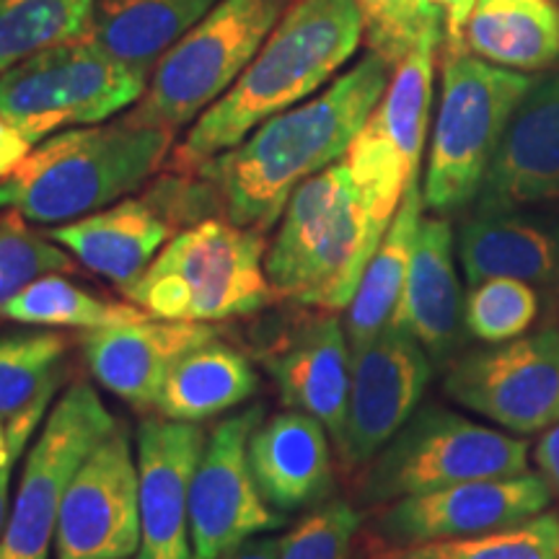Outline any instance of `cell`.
<instances>
[{"mask_svg": "<svg viewBox=\"0 0 559 559\" xmlns=\"http://www.w3.org/2000/svg\"><path fill=\"white\" fill-rule=\"evenodd\" d=\"M293 0H218L153 68L143 99L122 117L177 132L213 107L262 50Z\"/></svg>", "mask_w": 559, "mask_h": 559, "instance_id": "cell-7", "label": "cell"}, {"mask_svg": "<svg viewBox=\"0 0 559 559\" xmlns=\"http://www.w3.org/2000/svg\"><path fill=\"white\" fill-rule=\"evenodd\" d=\"M257 389L260 376L247 355L213 337L174 362L156 412L166 419L198 425L239 407Z\"/></svg>", "mask_w": 559, "mask_h": 559, "instance_id": "cell-27", "label": "cell"}, {"mask_svg": "<svg viewBox=\"0 0 559 559\" xmlns=\"http://www.w3.org/2000/svg\"><path fill=\"white\" fill-rule=\"evenodd\" d=\"M423 187L419 177L407 185V192L400 202L394 221L383 239L370 257L366 275H362L355 298L347 306L345 332L349 340V349H358L386 330L394 319L396 304H400L404 283L415 251L419 221H423Z\"/></svg>", "mask_w": 559, "mask_h": 559, "instance_id": "cell-28", "label": "cell"}, {"mask_svg": "<svg viewBox=\"0 0 559 559\" xmlns=\"http://www.w3.org/2000/svg\"><path fill=\"white\" fill-rule=\"evenodd\" d=\"M34 151V143L21 132L16 124L0 115V185L9 181L26 156Z\"/></svg>", "mask_w": 559, "mask_h": 559, "instance_id": "cell-37", "label": "cell"}, {"mask_svg": "<svg viewBox=\"0 0 559 559\" xmlns=\"http://www.w3.org/2000/svg\"><path fill=\"white\" fill-rule=\"evenodd\" d=\"M456 254L466 285L515 277L559 285V218L526 210H474L461 223Z\"/></svg>", "mask_w": 559, "mask_h": 559, "instance_id": "cell-23", "label": "cell"}, {"mask_svg": "<svg viewBox=\"0 0 559 559\" xmlns=\"http://www.w3.org/2000/svg\"><path fill=\"white\" fill-rule=\"evenodd\" d=\"M70 340L52 330L0 337V419L11 423L37 404H50Z\"/></svg>", "mask_w": 559, "mask_h": 559, "instance_id": "cell-31", "label": "cell"}, {"mask_svg": "<svg viewBox=\"0 0 559 559\" xmlns=\"http://www.w3.org/2000/svg\"><path fill=\"white\" fill-rule=\"evenodd\" d=\"M559 202V70L534 79L489 164L474 210Z\"/></svg>", "mask_w": 559, "mask_h": 559, "instance_id": "cell-18", "label": "cell"}, {"mask_svg": "<svg viewBox=\"0 0 559 559\" xmlns=\"http://www.w3.org/2000/svg\"><path fill=\"white\" fill-rule=\"evenodd\" d=\"M389 226L345 160L306 179L290 194L264 254L272 290L306 309L345 311Z\"/></svg>", "mask_w": 559, "mask_h": 559, "instance_id": "cell-3", "label": "cell"}, {"mask_svg": "<svg viewBox=\"0 0 559 559\" xmlns=\"http://www.w3.org/2000/svg\"><path fill=\"white\" fill-rule=\"evenodd\" d=\"M213 337L218 332L198 321L143 319L86 332L81 349L91 376L109 394L120 396L132 409L148 412L158 407L174 362Z\"/></svg>", "mask_w": 559, "mask_h": 559, "instance_id": "cell-19", "label": "cell"}, {"mask_svg": "<svg viewBox=\"0 0 559 559\" xmlns=\"http://www.w3.org/2000/svg\"><path fill=\"white\" fill-rule=\"evenodd\" d=\"M466 50L498 68L542 73L559 68V0H477Z\"/></svg>", "mask_w": 559, "mask_h": 559, "instance_id": "cell-25", "label": "cell"}, {"mask_svg": "<svg viewBox=\"0 0 559 559\" xmlns=\"http://www.w3.org/2000/svg\"><path fill=\"white\" fill-rule=\"evenodd\" d=\"M370 52L396 68L423 39L436 37L445 52H466L464 32L477 0H355Z\"/></svg>", "mask_w": 559, "mask_h": 559, "instance_id": "cell-29", "label": "cell"}, {"mask_svg": "<svg viewBox=\"0 0 559 559\" xmlns=\"http://www.w3.org/2000/svg\"><path fill=\"white\" fill-rule=\"evenodd\" d=\"M534 79L469 52H445L423 202L436 215L472 205L502 132Z\"/></svg>", "mask_w": 559, "mask_h": 559, "instance_id": "cell-6", "label": "cell"}, {"mask_svg": "<svg viewBox=\"0 0 559 559\" xmlns=\"http://www.w3.org/2000/svg\"><path fill=\"white\" fill-rule=\"evenodd\" d=\"M262 362L285 407L317 417L340 443L353 362L345 324L334 313L321 311L270 347Z\"/></svg>", "mask_w": 559, "mask_h": 559, "instance_id": "cell-20", "label": "cell"}, {"mask_svg": "<svg viewBox=\"0 0 559 559\" xmlns=\"http://www.w3.org/2000/svg\"><path fill=\"white\" fill-rule=\"evenodd\" d=\"M280 557V539L275 536H254L243 542L239 549L230 551L226 559H277Z\"/></svg>", "mask_w": 559, "mask_h": 559, "instance_id": "cell-39", "label": "cell"}, {"mask_svg": "<svg viewBox=\"0 0 559 559\" xmlns=\"http://www.w3.org/2000/svg\"><path fill=\"white\" fill-rule=\"evenodd\" d=\"M264 234L228 218H205L164 243L122 296L169 321H223L267 309L275 298L264 272Z\"/></svg>", "mask_w": 559, "mask_h": 559, "instance_id": "cell-5", "label": "cell"}, {"mask_svg": "<svg viewBox=\"0 0 559 559\" xmlns=\"http://www.w3.org/2000/svg\"><path fill=\"white\" fill-rule=\"evenodd\" d=\"M389 559H559V513L547 508L513 526L404 547Z\"/></svg>", "mask_w": 559, "mask_h": 559, "instance_id": "cell-33", "label": "cell"}, {"mask_svg": "<svg viewBox=\"0 0 559 559\" xmlns=\"http://www.w3.org/2000/svg\"><path fill=\"white\" fill-rule=\"evenodd\" d=\"M362 34L355 0H293L239 81L174 145V171L194 174L264 120L311 99L353 60Z\"/></svg>", "mask_w": 559, "mask_h": 559, "instance_id": "cell-2", "label": "cell"}, {"mask_svg": "<svg viewBox=\"0 0 559 559\" xmlns=\"http://www.w3.org/2000/svg\"><path fill=\"white\" fill-rule=\"evenodd\" d=\"M117 428L120 423L91 383H73L60 396L26 456L0 534V559H50L68 481L83 459Z\"/></svg>", "mask_w": 559, "mask_h": 559, "instance_id": "cell-10", "label": "cell"}, {"mask_svg": "<svg viewBox=\"0 0 559 559\" xmlns=\"http://www.w3.org/2000/svg\"><path fill=\"white\" fill-rule=\"evenodd\" d=\"M140 549V479L128 432L117 428L83 459L62 495L58 559H132Z\"/></svg>", "mask_w": 559, "mask_h": 559, "instance_id": "cell-15", "label": "cell"}, {"mask_svg": "<svg viewBox=\"0 0 559 559\" xmlns=\"http://www.w3.org/2000/svg\"><path fill=\"white\" fill-rule=\"evenodd\" d=\"M391 70L381 55L368 52L321 94L264 120L194 174L215 192L230 223L267 234L306 179L345 158L381 102Z\"/></svg>", "mask_w": 559, "mask_h": 559, "instance_id": "cell-1", "label": "cell"}, {"mask_svg": "<svg viewBox=\"0 0 559 559\" xmlns=\"http://www.w3.org/2000/svg\"><path fill=\"white\" fill-rule=\"evenodd\" d=\"M218 0H96L88 41L151 75L158 60Z\"/></svg>", "mask_w": 559, "mask_h": 559, "instance_id": "cell-26", "label": "cell"}, {"mask_svg": "<svg viewBox=\"0 0 559 559\" xmlns=\"http://www.w3.org/2000/svg\"><path fill=\"white\" fill-rule=\"evenodd\" d=\"M528 472V443L459 412L425 404L368 464L362 502L383 506L477 479Z\"/></svg>", "mask_w": 559, "mask_h": 559, "instance_id": "cell-9", "label": "cell"}, {"mask_svg": "<svg viewBox=\"0 0 559 559\" xmlns=\"http://www.w3.org/2000/svg\"><path fill=\"white\" fill-rule=\"evenodd\" d=\"M440 45L436 37L423 39L394 68L381 102L342 158L370 207L386 221H394L407 185L419 177Z\"/></svg>", "mask_w": 559, "mask_h": 559, "instance_id": "cell-11", "label": "cell"}, {"mask_svg": "<svg viewBox=\"0 0 559 559\" xmlns=\"http://www.w3.org/2000/svg\"><path fill=\"white\" fill-rule=\"evenodd\" d=\"M443 391L513 436L549 430L559 423V326L472 349L449 368Z\"/></svg>", "mask_w": 559, "mask_h": 559, "instance_id": "cell-12", "label": "cell"}, {"mask_svg": "<svg viewBox=\"0 0 559 559\" xmlns=\"http://www.w3.org/2000/svg\"><path fill=\"white\" fill-rule=\"evenodd\" d=\"M205 432L179 419H143L138 428L140 549L135 559H194L190 495Z\"/></svg>", "mask_w": 559, "mask_h": 559, "instance_id": "cell-17", "label": "cell"}, {"mask_svg": "<svg viewBox=\"0 0 559 559\" xmlns=\"http://www.w3.org/2000/svg\"><path fill=\"white\" fill-rule=\"evenodd\" d=\"M3 319L26 326H41V330L94 332L153 317L135 304H120V300L96 296V293L70 283L60 272H52L21 290L5 306Z\"/></svg>", "mask_w": 559, "mask_h": 559, "instance_id": "cell-30", "label": "cell"}, {"mask_svg": "<svg viewBox=\"0 0 559 559\" xmlns=\"http://www.w3.org/2000/svg\"><path fill=\"white\" fill-rule=\"evenodd\" d=\"M11 469L13 464L0 469V534H3L5 521H9L11 513Z\"/></svg>", "mask_w": 559, "mask_h": 559, "instance_id": "cell-40", "label": "cell"}, {"mask_svg": "<svg viewBox=\"0 0 559 559\" xmlns=\"http://www.w3.org/2000/svg\"><path fill=\"white\" fill-rule=\"evenodd\" d=\"M264 407L239 412L210 432L190 495L194 559H226L243 542L275 531L285 515L267 506L249 469V438Z\"/></svg>", "mask_w": 559, "mask_h": 559, "instance_id": "cell-13", "label": "cell"}, {"mask_svg": "<svg viewBox=\"0 0 559 559\" xmlns=\"http://www.w3.org/2000/svg\"><path fill=\"white\" fill-rule=\"evenodd\" d=\"M362 515L345 500L321 502L280 539L277 559H349Z\"/></svg>", "mask_w": 559, "mask_h": 559, "instance_id": "cell-36", "label": "cell"}, {"mask_svg": "<svg viewBox=\"0 0 559 559\" xmlns=\"http://www.w3.org/2000/svg\"><path fill=\"white\" fill-rule=\"evenodd\" d=\"M432 360L407 332L386 326L379 337L353 349L349 394L342 438V466L362 469L383 451L423 402Z\"/></svg>", "mask_w": 559, "mask_h": 559, "instance_id": "cell-14", "label": "cell"}, {"mask_svg": "<svg viewBox=\"0 0 559 559\" xmlns=\"http://www.w3.org/2000/svg\"><path fill=\"white\" fill-rule=\"evenodd\" d=\"M16 459L19 456H16V451H13L11 438H9V425L0 419V469H3V466H11Z\"/></svg>", "mask_w": 559, "mask_h": 559, "instance_id": "cell-41", "label": "cell"}, {"mask_svg": "<svg viewBox=\"0 0 559 559\" xmlns=\"http://www.w3.org/2000/svg\"><path fill=\"white\" fill-rule=\"evenodd\" d=\"M330 430L306 412L264 419L249 438V469L262 498L277 513L317 508L334 489Z\"/></svg>", "mask_w": 559, "mask_h": 559, "instance_id": "cell-22", "label": "cell"}, {"mask_svg": "<svg viewBox=\"0 0 559 559\" xmlns=\"http://www.w3.org/2000/svg\"><path fill=\"white\" fill-rule=\"evenodd\" d=\"M171 221L148 200L124 198L115 205L47 230L75 262L124 290L151 267L169 241Z\"/></svg>", "mask_w": 559, "mask_h": 559, "instance_id": "cell-24", "label": "cell"}, {"mask_svg": "<svg viewBox=\"0 0 559 559\" xmlns=\"http://www.w3.org/2000/svg\"><path fill=\"white\" fill-rule=\"evenodd\" d=\"M551 487L539 472L477 479L394 500L376 519V531L400 547L464 539L513 526L544 513Z\"/></svg>", "mask_w": 559, "mask_h": 559, "instance_id": "cell-16", "label": "cell"}, {"mask_svg": "<svg viewBox=\"0 0 559 559\" xmlns=\"http://www.w3.org/2000/svg\"><path fill=\"white\" fill-rule=\"evenodd\" d=\"M539 317V293L515 277H489L469 285L464 296V326L481 345H502L528 334Z\"/></svg>", "mask_w": 559, "mask_h": 559, "instance_id": "cell-34", "label": "cell"}, {"mask_svg": "<svg viewBox=\"0 0 559 559\" xmlns=\"http://www.w3.org/2000/svg\"><path fill=\"white\" fill-rule=\"evenodd\" d=\"M391 326L415 337L432 366L449 362L464 342V293L453 262V228L443 215L419 221L407 283Z\"/></svg>", "mask_w": 559, "mask_h": 559, "instance_id": "cell-21", "label": "cell"}, {"mask_svg": "<svg viewBox=\"0 0 559 559\" xmlns=\"http://www.w3.org/2000/svg\"><path fill=\"white\" fill-rule=\"evenodd\" d=\"M96 0H0V73L70 39H86Z\"/></svg>", "mask_w": 559, "mask_h": 559, "instance_id": "cell-32", "label": "cell"}, {"mask_svg": "<svg viewBox=\"0 0 559 559\" xmlns=\"http://www.w3.org/2000/svg\"><path fill=\"white\" fill-rule=\"evenodd\" d=\"M148 81L94 41H60L0 73V115L37 145L55 132L102 124L135 107Z\"/></svg>", "mask_w": 559, "mask_h": 559, "instance_id": "cell-8", "label": "cell"}, {"mask_svg": "<svg viewBox=\"0 0 559 559\" xmlns=\"http://www.w3.org/2000/svg\"><path fill=\"white\" fill-rule=\"evenodd\" d=\"M73 270L75 262L68 249L34 230L16 210H0V319L5 306L34 280Z\"/></svg>", "mask_w": 559, "mask_h": 559, "instance_id": "cell-35", "label": "cell"}, {"mask_svg": "<svg viewBox=\"0 0 559 559\" xmlns=\"http://www.w3.org/2000/svg\"><path fill=\"white\" fill-rule=\"evenodd\" d=\"M534 461L536 469H539L542 477L551 487V495H557L559 500V423L544 430L542 438L536 440Z\"/></svg>", "mask_w": 559, "mask_h": 559, "instance_id": "cell-38", "label": "cell"}, {"mask_svg": "<svg viewBox=\"0 0 559 559\" xmlns=\"http://www.w3.org/2000/svg\"><path fill=\"white\" fill-rule=\"evenodd\" d=\"M174 135L124 120L55 132L0 185V210H16L41 226H62L115 205L171 156Z\"/></svg>", "mask_w": 559, "mask_h": 559, "instance_id": "cell-4", "label": "cell"}]
</instances>
